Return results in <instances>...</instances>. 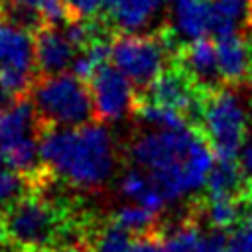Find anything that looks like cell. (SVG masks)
<instances>
[{"label":"cell","instance_id":"6da1fadb","mask_svg":"<svg viewBox=\"0 0 252 252\" xmlns=\"http://www.w3.org/2000/svg\"><path fill=\"white\" fill-rule=\"evenodd\" d=\"M128 158L134 167L152 177L169 203L205 187L217 156L201 132L183 126L167 130L146 128L132 138Z\"/></svg>","mask_w":252,"mask_h":252},{"label":"cell","instance_id":"7a4b0ae2","mask_svg":"<svg viewBox=\"0 0 252 252\" xmlns=\"http://www.w3.org/2000/svg\"><path fill=\"white\" fill-rule=\"evenodd\" d=\"M39 146L47 169L69 187L83 191L100 189L116 165L112 134L98 122L75 128H45Z\"/></svg>","mask_w":252,"mask_h":252},{"label":"cell","instance_id":"3957f363","mask_svg":"<svg viewBox=\"0 0 252 252\" xmlns=\"http://www.w3.org/2000/svg\"><path fill=\"white\" fill-rule=\"evenodd\" d=\"M77 213H81V207L63 209L39 193L30 191L6 207L0 215L8 242L20 252H26L33 248L59 246L65 224Z\"/></svg>","mask_w":252,"mask_h":252},{"label":"cell","instance_id":"277c9868","mask_svg":"<svg viewBox=\"0 0 252 252\" xmlns=\"http://www.w3.org/2000/svg\"><path fill=\"white\" fill-rule=\"evenodd\" d=\"M30 96L45 128H75L96 120L91 89L73 73L39 75Z\"/></svg>","mask_w":252,"mask_h":252},{"label":"cell","instance_id":"5b68a950","mask_svg":"<svg viewBox=\"0 0 252 252\" xmlns=\"http://www.w3.org/2000/svg\"><path fill=\"white\" fill-rule=\"evenodd\" d=\"M201 134L217 158H238L248 138V114L234 87L222 85L205 93Z\"/></svg>","mask_w":252,"mask_h":252},{"label":"cell","instance_id":"8992f818","mask_svg":"<svg viewBox=\"0 0 252 252\" xmlns=\"http://www.w3.org/2000/svg\"><path fill=\"white\" fill-rule=\"evenodd\" d=\"M110 61L132 81L136 93H142L173 61V55L161 30H156L150 33H118L112 41Z\"/></svg>","mask_w":252,"mask_h":252},{"label":"cell","instance_id":"52a82bcc","mask_svg":"<svg viewBox=\"0 0 252 252\" xmlns=\"http://www.w3.org/2000/svg\"><path fill=\"white\" fill-rule=\"evenodd\" d=\"M89 89L98 122H116L124 114L134 112L136 87L114 65H102L89 79Z\"/></svg>","mask_w":252,"mask_h":252},{"label":"cell","instance_id":"ba28073f","mask_svg":"<svg viewBox=\"0 0 252 252\" xmlns=\"http://www.w3.org/2000/svg\"><path fill=\"white\" fill-rule=\"evenodd\" d=\"M217 59L224 85H252V35L234 32L217 37Z\"/></svg>","mask_w":252,"mask_h":252},{"label":"cell","instance_id":"9c48e42d","mask_svg":"<svg viewBox=\"0 0 252 252\" xmlns=\"http://www.w3.org/2000/svg\"><path fill=\"white\" fill-rule=\"evenodd\" d=\"M35 65L39 75H59L71 69L77 49L63 32V26L43 24L33 32Z\"/></svg>","mask_w":252,"mask_h":252},{"label":"cell","instance_id":"30bf717a","mask_svg":"<svg viewBox=\"0 0 252 252\" xmlns=\"http://www.w3.org/2000/svg\"><path fill=\"white\" fill-rule=\"evenodd\" d=\"M173 61L177 65H181L199 87H203L207 91L219 89L224 85V81L220 77V69H219L217 45L209 37H199V39L187 41L175 53Z\"/></svg>","mask_w":252,"mask_h":252},{"label":"cell","instance_id":"8fae6325","mask_svg":"<svg viewBox=\"0 0 252 252\" xmlns=\"http://www.w3.org/2000/svg\"><path fill=\"white\" fill-rule=\"evenodd\" d=\"M45 130L32 96H20L10 102V106L0 114V152L12 144L30 138L41 136Z\"/></svg>","mask_w":252,"mask_h":252},{"label":"cell","instance_id":"7c38bea8","mask_svg":"<svg viewBox=\"0 0 252 252\" xmlns=\"http://www.w3.org/2000/svg\"><path fill=\"white\" fill-rule=\"evenodd\" d=\"M169 6L171 22L165 26L181 47L209 33V0H169Z\"/></svg>","mask_w":252,"mask_h":252},{"label":"cell","instance_id":"4fadbf2b","mask_svg":"<svg viewBox=\"0 0 252 252\" xmlns=\"http://www.w3.org/2000/svg\"><path fill=\"white\" fill-rule=\"evenodd\" d=\"M205 195L252 199V179L242 171L238 159L215 158V163L205 181Z\"/></svg>","mask_w":252,"mask_h":252},{"label":"cell","instance_id":"5bb4252c","mask_svg":"<svg viewBox=\"0 0 252 252\" xmlns=\"http://www.w3.org/2000/svg\"><path fill=\"white\" fill-rule=\"evenodd\" d=\"M165 0H106L104 16L118 33H136L152 22Z\"/></svg>","mask_w":252,"mask_h":252},{"label":"cell","instance_id":"9a60e30c","mask_svg":"<svg viewBox=\"0 0 252 252\" xmlns=\"http://www.w3.org/2000/svg\"><path fill=\"white\" fill-rule=\"evenodd\" d=\"M120 193L128 199H132L136 205H142L154 213H161L167 205V199L163 193L158 189V185L152 181V177L140 169V167H130L122 179H120Z\"/></svg>","mask_w":252,"mask_h":252},{"label":"cell","instance_id":"2e32d148","mask_svg":"<svg viewBox=\"0 0 252 252\" xmlns=\"http://www.w3.org/2000/svg\"><path fill=\"white\" fill-rule=\"evenodd\" d=\"M252 0H209V33L217 37L238 32L246 26Z\"/></svg>","mask_w":252,"mask_h":252},{"label":"cell","instance_id":"e0dca14e","mask_svg":"<svg viewBox=\"0 0 252 252\" xmlns=\"http://www.w3.org/2000/svg\"><path fill=\"white\" fill-rule=\"evenodd\" d=\"M132 244L134 234L114 222L110 215L106 219H98L89 236L91 252H130Z\"/></svg>","mask_w":252,"mask_h":252},{"label":"cell","instance_id":"ac0fdd59","mask_svg":"<svg viewBox=\"0 0 252 252\" xmlns=\"http://www.w3.org/2000/svg\"><path fill=\"white\" fill-rule=\"evenodd\" d=\"M110 219L114 222H118L120 226H124L134 236L156 232L159 228V224H161L158 213H154V211H150V209H146L142 205H136V203L116 209L114 213H110Z\"/></svg>","mask_w":252,"mask_h":252},{"label":"cell","instance_id":"d6986e66","mask_svg":"<svg viewBox=\"0 0 252 252\" xmlns=\"http://www.w3.org/2000/svg\"><path fill=\"white\" fill-rule=\"evenodd\" d=\"M30 191H33V183L26 175L12 167H0V213Z\"/></svg>","mask_w":252,"mask_h":252},{"label":"cell","instance_id":"ffe728a7","mask_svg":"<svg viewBox=\"0 0 252 252\" xmlns=\"http://www.w3.org/2000/svg\"><path fill=\"white\" fill-rule=\"evenodd\" d=\"M226 252H252V215L234 226Z\"/></svg>","mask_w":252,"mask_h":252},{"label":"cell","instance_id":"44dd1931","mask_svg":"<svg viewBox=\"0 0 252 252\" xmlns=\"http://www.w3.org/2000/svg\"><path fill=\"white\" fill-rule=\"evenodd\" d=\"M65 4L73 20L100 16L104 14V8H106V0H65Z\"/></svg>","mask_w":252,"mask_h":252},{"label":"cell","instance_id":"7402d4cb","mask_svg":"<svg viewBox=\"0 0 252 252\" xmlns=\"http://www.w3.org/2000/svg\"><path fill=\"white\" fill-rule=\"evenodd\" d=\"M130 252H165V248H163V242L156 230V232L134 236V244H132Z\"/></svg>","mask_w":252,"mask_h":252},{"label":"cell","instance_id":"603a6c76","mask_svg":"<svg viewBox=\"0 0 252 252\" xmlns=\"http://www.w3.org/2000/svg\"><path fill=\"white\" fill-rule=\"evenodd\" d=\"M22 28H16V26H10V24H0V61L6 57V53L10 51V47L14 45L18 33H20Z\"/></svg>","mask_w":252,"mask_h":252},{"label":"cell","instance_id":"cb8c5ba5","mask_svg":"<svg viewBox=\"0 0 252 252\" xmlns=\"http://www.w3.org/2000/svg\"><path fill=\"white\" fill-rule=\"evenodd\" d=\"M236 159H238L242 171L252 179V136L246 138V142H244V146H242V150H240Z\"/></svg>","mask_w":252,"mask_h":252},{"label":"cell","instance_id":"d4e9b609","mask_svg":"<svg viewBox=\"0 0 252 252\" xmlns=\"http://www.w3.org/2000/svg\"><path fill=\"white\" fill-rule=\"evenodd\" d=\"M12 100H14V96H12V94L4 89V85L0 83V114L10 106V102H12Z\"/></svg>","mask_w":252,"mask_h":252},{"label":"cell","instance_id":"484cf974","mask_svg":"<svg viewBox=\"0 0 252 252\" xmlns=\"http://www.w3.org/2000/svg\"><path fill=\"white\" fill-rule=\"evenodd\" d=\"M26 252H75V250H67V248H59V246H45V248H33V250H26Z\"/></svg>","mask_w":252,"mask_h":252},{"label":"cell","instance_id":"4316f807","mask_svg":"<svg viewBox=\"0 0 252 252\" xmlns=\"http://www.w3.org/2000/svg\"><path fill=\"white\" fill-rule=\"evenodd\" d=\"M8 244V238H6V230H4V222H2V215H0V250Z\"/></svg>","mask_w":252,"mask_h":252},{"label":"cell","instance_id":"83f0119b","mask_svg":"<svg viewBox=\"0 0 252 252\" xmlns=\"http://www.w3.org/2000/svg\"><path fill=\"white\" fill-rule=\"evenodd\" d=\"M246 33L252 35V8H250V16H248V22H246Z\"/></svg>","mask_w":252,"mask_h":252},{"label":"cell","instance_id":"f1b7e54d","mask_svg":"<svg viewBox=\"0 0 252 252\" xmlns=\"http://www.w3.org/2000/svg\"><path fill=\"white\" fill-rule=\"evenodd\" d=\"M8 2H14V0H0V8H2L4 4H8Z\"/></svg>","mask_w":252,"mask_h":252},{"label":"cell","instance_id":"f546056e","mask_svg":"<svg viewBox=\"0 0 252 252\" xmlns=\"http://www.w3.org/2000/svg\"><path fill=\"white\" fill-rule=\"evenodd\" d=\"M75 252H91L89 248H81V250H75Z\"/></svg>","mask_w":252,"mask_h":252}]
</instances>
